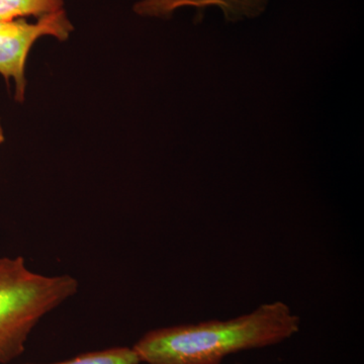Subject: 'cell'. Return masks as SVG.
<instances>
[{"mask_svg": "<svg viewBox=\"0 0 364 364\" xmlns=\"http://www.w3.org/2000/svg\"><path fill=\"white\" fill-rule=\"evenodd\" d=\"M299 328L301 318L287 304L275 301L229 320L151 330L132 348L141 363L222 364L232 354L282 343Z\"/></svg>", "mask_w": 364, "mask_h": 364, "instance_id": "1", "label": "cell"}, {"mask_svg": "<svg viewBox=\"0 0 364 364\" xmlns=\"http://www.w3.org/2000/svg\"><path fill=\"white\" fill-rule=\"evenodd\" d=\"M78 287L71 275L41 274L21 256L0 257V363L18 358L38 323Z\"/></svg>", "mask_w": 364, "mask_h": 364, "instance_id": "2", "label": "cell"}, {"mask_svg": "<svg viewBox=\"0 0 364 364\" xmlns=\"http://www.w3.org/2000/svg\"><path fill=\"white\" fill-rule=\"evenodd\" d=\"M74 32L66 9L47 14L36 21L26 18L0 21V75L6 83H14V100L18 104L26 100V62L33 45L40 39L51 37L65 42Z\"/></svg>", "mask_w": 364, "mask_h": 364, "instance_id": "3", "label": "cell"}, {"mask_svg": "<svg viewBox=\"0 0 364 364\" xmlns=\"http://www.w3.org/2000/svg\"><path fill=\"white\" fill-rule=\"evenodd\" d=\"M269 0H136L133 11L142 18H170L177 9L195 7L202 11L208 6H217L227 21H239L260 16Z\"/></svg>", "mask_w": 364, "mask_h": 364, "instance_id": "4", "label": "cell"}, {"mask_svg": "<svg viewBox=\"0 0 364 364\" xmlns=\"http://www.w3.org/2000/svg\"><path fill=\"white\" fill-rule=\"evenodd\" d=\"M65 9V0H0V21L39 18Z\"/></svg>", "mask_w": 364, "mask_h": 364, "instance_id": "5", "label": "cell"}, {"mask_svg": "<svg viewBox=\"0 0 364 364\" xmlns=\"http://www.w3.org/2000/svg\"><path fill=\"white\" fill-rule=\"evenodd\" d=\"M48 364H141V361L133 348L112 347L80 354L68 360Z\"/></svg>", "mask_w": 364, "mask_h": 364, "instance_id": "6", "label": "cell"}, {"mask_svg": "<svg viewBox=\"0 0 364 364\" xmlns=\"http://www.w3.org/2000/svg\"><path fill=\"white\" fill-rule=\"evenodd\" d=\"M4 141H6V134H4V124H2L1 119H0V147H1Z\"/></svg>", "mask_w": 364, "mask_h": 364, "instance_id": "7", "label": "cell"}, {"mask_svg": "<svg viewBox=\"0 0 364 364\" xmlns=\"http://www.w3.org/2000/svg\"><path fill=\"white\" fill-rule=\"evenodd\" d=\"M236 364H241V363H236Z\"/></svg>", "mask_w": 364, "mask_h": 364, "instance_id": "8", "label": "cell"}]
</instances>
